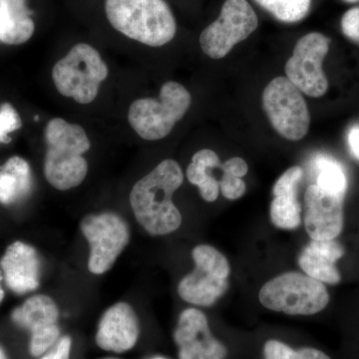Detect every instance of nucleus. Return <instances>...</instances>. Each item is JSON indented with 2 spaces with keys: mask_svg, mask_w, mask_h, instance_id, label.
Segmentation results:
<instances>
[{
  "mask_svg": "<svg viewBox=\"0 0 359 359\" xmlns=\"http://www.w3.org/2000/svg\"><path fill=\"white\" fill-rule=\"evenodd\" d=\"M330 39L320 32L304 35L295 44L292 57L285 65V75L302 93L321 97L328 89L323 62L330 50Z\"/></svg>",
  "mask_w": 359,
  "mask_h": 359,
  "instance_id": "9b49d317",
  "label": "nucleus"
},
{
  "mask_svg": "<svg viewBox=\"0 0 359 359\" xmlns=\"http://www.w3.org/2000/svg\"><path fill=\"white\" fill-rule=\"evenodd\" d=\"M263 107L273 129L287 140L299 141L308 134V105L301 90L287 77H276L266 85Z\"/></svg>",
  "mask_w": 359,
  "mask_h": 359,
  "instance_id": "6e6552de",
  "label": "nucleus"
},
{
  "mask_svg": "<svg viewBox=\"0 0 359 359\" xmlns=\"http://www.w3.org/2000/svg\"><path fill=\"white\" fill-rule=\"evenodd\" d=\"M221 169L224 173L231 175V176L243 178L249 172V166L244 159L240 157L231 158L222 164Z\"/></svg>",
  "mask_w": 359,
  "mask_h": 359,
  "instance_id": "cd10ccee",
  "label": "nucleus"
},
{
  "mask_svg": "<svg viewBox=\"0 0 359 359\" xmlns=\"http://www.w3.org/2000/svg\"><path fill=\"white\" fill-rule=\"evenodd\" d=\"M4 273H2L1 268H0V302H2L4 297Z\"/></svg>",
  "mask_w": 359,
  "mask_h": 359,
  "instance_id": "7c9ffc66",
  "label": "nucleus"
},
{
  "mask_svg": "<svg viewBox=\"0 0 359 359\" xmlns=\"http://www.w3.org/2000/svg\"><path fill=\"white\" fill-rule=\"evenodd\" d=\"M218 154L210 149H203L193 156L187 169V178L199 188L201 196L208 203L215 202L219 197V184L212 175V169H221Z\"/></svg>",
  "mask_w": 359,
  "mask_h": 359,
  "instance_id": "412c9836",
  "label": "nucleus"
},
{
  "mask_svg": "<svg viewBox=\"0 0 359 359\" xmlns=\"http://www.w3.org/2000/svg\"><path fill=\"white\" fill-rule=\"evenodd\" d=\"M192 103L190 92L177 82L163 85L160 98H143L134 101L129 108L128 121L141 138L161 140L173 130L185 116Z\"/></svg>",
  "mask_w": 359,
  "mask_h": 359,
  "instance_id": "20e7f679",
  "label": "nucleus"
},
{
  "mask_svg": "<svg viewBox=\"0 0 359 359\" xmlns=\"http://www.w3.org/2000/svg\"><path fill=\"white\" fill-rule=\"evenodd\" d=\"M173 339L178 359H231L230 344L215 334L209 318L197 309L182 311Z\"/></svg>",
  "mask_w": 359,
  "mask_h": 359,
  "instance_id": "f8f14e48",
  "label": "nucleus"
},
{
  "mask_svg": "<svg viewBox=\"0 0 359 359\" xmlns=\"http://www.w3.org/2000/svg\"><path fill=\"white\" fill-rule=\"evenodd\" d=\"M0 359H7L6 354L4 353V351L1 347H0Z\"/></svg>",
  "mask_w": 359,
  "mask_h": 359,
  "instance_id": "2f4dec72",
  "label": "nucleus"
},
{
  "mask_svg": "<svg viewBox=\"0 0 359 359\" xmlns=\"http://www.w3.org/2000/svg\"><path fill=\"white\" fill-rule=\"evenodd\" d=\"M347 144L355 159L359 160V123L354 124L347 132Z\"/></svg>",
  "mask_w": 359,
  "mask_h": 359,
  "instance_id": "c756f323",
  "label": "nucleus"
},
{
  "mask_svg": "<svg viewBox=\"0 0 359 359\" xmlns=\"http://www.w3.org/2000/svg\"><path fill=\"white\" fill-rule=\"evenodd\" d=\"M192 257L196 269L180 282V297L195 306H212L229 289L230 264L212 245H198L194 249Z\"/></svg>",
  "mask_w": 359,
  "mask_h": 359,
  "instance_id": "0eeeda50",
  "label": "nucleus"
},
{
  "mask_svg": "<svg viewBox=\"0 0 359 359\" xmlns=\"http://www.w3.org/2000/svg\"><path fill=\"white\" fill-rule=\"evenodd\" d=\"M262 8L283 23H297L308 16L311 0H255Z\"/></svg>",
  "mask_w": 359,
  "mask_h": 359,
  "instance_id": "b1692460",
  "label": "nucleus"
},
{
  "mask_svg": "<svg viewBox=\"0 0 359 359\" xmlns=\"http://www.w3.org/2000/svg\"><path fill=\"white\" fill-rule=\"evenodd\" d=\"M183 181L178 163L167 159L135 184L130 204L137 221L151 236L169 235L181 226L182 215L172 197Z\"/></svg>",
  "mask_w": 359,
  "mask_h": 359,
  "instance_id": "f257e3e1",
  "label": "nucleus"
},
{
  "mask_svg": "<svg viewBox=\"0 0 359 359\" xmlns=\"http://www.w3.org/2000/svg\"><path fill=\"white\" fill-rule=\"evenodd\" d=\"M264 308L287 316H313L330 302V294L323 283L299 273H285L271 278L259 290Z\"/></svg>",
  "mask_w": 359,
  "mask_h": 359,
  "instance_id": "39448f33",
  "label": "nucleus"
},
{
  "mask_svg": "<svg viewBox=\"0 0 359 359\" xmlns=\"http://www.w3.org/2000/svg\"><path fill=\"white\" fill-rule=\"evenodd\" d=\"M344 255V248L337 241L311 240L299 257V264L306 276L328 285L341 280L337 262Z\"/></svg>",
  "mask_w": 359,
  "mask_h": 359,
  "instance_id": "a211bd4d",
  "label": "nucleus"
},
{
  "mask_svg": "<svg viewBox=\"0 0 359 359\" xmlns=\"http://www.w3.org/2000/svg\"><path fill=\"white\" fill-rule=\"evenodd\" d=\"M344 196L327 192L316 184L304 194V226L311 240H335L344 229Z\"/></svg>",
  "mask_w": 359,
  "mask_h": 359,
  "instance_id": "4468645a",
  "label": "nucleus"
},
{
  "mask_svg": "<svg viewBox=\"0 0 359 359\" xmlns=\"http://www.w3.org/2000/svg\"><path fill=\"white\" fill-rule=\"evenodd\" d=\"M34 30L26 0H0V41L8 45L23 44L32 39Z\"/></svg>",
  "mask_w": 359,
  "mask_h": 359,
  "instance_id": "6ab92c4d",
  "label": "nucleus"
},
{
  "mask_svg": "<svg viewBox=\"0 0 359 359\" xmlns=\"http://www.w3.org/2000/svg\"><path fill=\"white\" fill-rule=\"evenodd\" d=\"M219 190L226 199L238 200L245 195L247 191L244 180L231 175L224 173L219 182Z\"/></svg>",
  "mask_w": 359,
  "mask_h": 359,
  "instance_id": "a878e982",
  "label": "nucleus"
},
{
  "mask_svg": "<svg viewBox=\"0 0 359 359\" xmlns=\"http://www.w3.org/2000/svg\"><path fill=\"white\" fill-rule=\"evenodd\" d=\"M32 188V173L29 164L14 156L0 166V203L18 204L27 197Z\"/></svg>",
  "mask_w": 359,
  "mask_h": 359,
  "instance_id": "aec40b11",
  "label": "nucleus"
},
{
  "mask_svg": "<svg viewBox=\"0 0 359 359\" xmlns=\"http://www.w3.org/2000/svg\"><path fill=\"white\" fill-rule=\"evenodd\" d=\"M149 359H168V358H164V356L156 355V356H153V358H151Z\"/></svg>",
  "mask_w": 359,
  "mask_h": 359,
  "instance_id": "473e14b6",
  "label": "nucleus"
},
{
  "mask_svg": "<svg viewBox=\"0 0 359 359\" xmlns=\"http://www.w3.org/2000/svg\"><path fill=\"white\" fill-rule=\"evenodd\" d=\"M257 25L256 11L248 0H226L218 20L201 33V48L210 58H223L256 32Z\"/></svg>",
  "mask_w": 359,
  "mask_h": 359,
  "instance_id": "1a4fd4ad",
  "label": "nucleus"
},
{
  "mask_svg": "<svg viewBox=\"0 0 359 359\" xmlns=\"http://www.w3.org/2000/svg\"><path fill=\"white\" fill-rule=\"evenodd\" d=\"M108 73L109 69L99 52L91 45L80 43L54 65L52 78L61 95L77 103L89 104L95 100Z\"/></svg>",
  "mask_w": 359,
  "mask_h": 359,
  "instance_id": "423d86ee",
  "label": "nucleus"
},
{
  "mask_svg": "<svg viewBox=\"0 0 359 359\" xmlns=\"http://www.w3.org/2000/svg\"><path fill=\"white\" fill-rule=\"evenodd\" d=\"M344 1L348 2V4H354V2H358L359 0H344Z\"/></svg>",
  "mask_w": 359,
  "mask_h": 359,
  "instance_id": "72a5a7b5",
  "label": "nucleus"
},
{
  "mask_svg": "<svg viewBox=\"0 0 359 359\" xmlns=\"http://www.w3.org/2000/svg\"><path fill=\"white\" fill-rule=\"evenodd\" d=\"M316 185L327 192L346 196L347 177L339 161L328 156H318L314 161Z\"/></svg>",
  "mask_w": 359,
  "mask_h": 359,
  "instance_id": "5701e85b",
  "label": "nucleus"
},
{
  "mask_svg": "<svg viewBox=\"0 0 359 359\" xmlns=\"http://www.w3.org/2000/svg\"><path fill=\"white\" fill-rule=\"evenodd\" d=\"M45 178L59 191L76 188L88 173L83 155L91 144L85 130L80 125L53 118L45 128Z\"/></svg>",
  "mask_w": 359,
  "mask_h": 359,
  "instance_id": "f03ea898",
  "label": "nucleus"
},
{
  "mask_svg": "<svg viewBox=\"0 0 359 359\" xmlns=\"http://www.w3.org/2000/svg\"><path fill=\"white\" fill-rule=\"evenodd\" d=\"M263 359H332L318 347L301 344L294 346L280 337H269L262 341Z\"/></svg>",
  "mask_w": 359,
  "mask_h": 359,
  "instance_id": "4be33fe9",
  "label": "nucleus"
},
{
  "mask_svg": "<svg viewBox=\"0 0 359 359\" xmlns=\"http://www.w3.org/2000/svg\"><path fill=\"white\" fill-rule=\"evenodd\" d=\"M22 126L20 115L9 103L0 106V144H6L11 140L9 134Z\"/></svg>",
  "mask_w": 359,
  "mask_h": 359,
  "instance_id": "393cba45",
  "label": "nucleus"
},
{
  "mask_svg": "<svg viewBox=\"0 0 359 359\" xmlns=\"http://www.w3.org/2000/svg\"><path fill=\"white\" fill-rule=\"evenodd\" d=\"M80 226L90 245L89 271L102 275L128 245V224L117 214L107 212L85 217Z\"/></svg>",
  "mask_w": 359,
  "mask_h": 359,
  "instance_id": "9d476101",
  "label": "nucleus"
},
{
  "mask_svg": "<svg viewBox=\"0 0 359 359\" xmlns=\"http://www.w3.org/2000/svg\"><path fill=\"white\" fill-rule=\"evenodd\" d=\"M140 334L139 320L128 304L118 302L103 314L98 330L97 346L104 351L122 353L133 348Z\"/></svg>",
  "mask_w": 359,
  "mask_h": 359,
  "instance_id": "2eb2a0df",
  "label": "nucleus"
},
{
  "mask_svg": "<svg viewBox=\"0 0 359 359\" xmlns=\"http://www.w3.org/2000/svg\"><path fill=\"white\" fill-rule=\"evenodd\" d=\"M341 30L347 39L359 44V6L353 7L344 14Z\"/></svg>",
  "mask_w": 359,
  "mask_h": 359,
  "instance_id": "bb28decb",
  "label": "nucleus"
},
{
  "mask_svg": "<svg viewBox=\"0 0 359 359\" xmlns=\"http://www.w3.org/2000/svg\"><path fill=\"white\" fill-rule=\"evenodd\" d=\"M11 318L32 334L29 351L34 358L46 353L60 335L57 304L47 295H33L26 299L14 309Z\"/></svg>",
  "mask_w": 359,
  "mask_h": 359,
  "instance_id": "ddd939ff",
  "label": "nucleus"
},
{
  "mask_svg": "<svg viewBox=\"0 0 359 359\" xmlns=\"http://www.w3.org/2000/svg\"><path fill=\"white\" fill-rule=\"evenodd\" d=\"M71 346H72V340L70 337H62L59 340L55 348L52 349L50 353L45 354L43 358L40 359H70Z\"/></svg>",
  "mask_w": 359,
  "mask_h": 359,
  "instance_id": "c85d7f7f",
  "label": "nucleus"
},
{
  "mask_svg": "<svg viewBox=\"0 0 359 359\" xmlns=\"http://www.w3.org/2000/svg\"><path fill=\"white\" fill-rule=\"evenodd\" d=\"M0 268L7 287L15 294H28L39 287L40 261L32 245L14 242L4 252Z\"/></svg>",
  "mask_w": 359,
  "mask_h": 359,
  "instance_id": "dca6fc26",
  "label": "nucleus"
},
{
  "mask_svg": "<svg viewBox=\"0 0 359 359\" xmlns=\"http://www.w3.org/2000/svg\"><path fill=\"white\" fill-rule=\"evenodd\" d=\"M302 175V167L290 168L273 185V200L269 208V216L276 228L294 230L301 226L302 210L297 198V188Z\"/></svg>",
  "mask_w": 359,
  "mask_h": 359,
  "instance_id": "f3484780",
  "label": "nucleus"
},
{
  "mask_svg": "<svg viewBox=\"0 0 359 359\" xmlns=\"http://www.w3.org/2000/svg\"><path fill=\"white\" fill-rule=\"evenodd\" d=\"M105 13L116 30L148 46H163L176 35V20L164 0H106Z\"/></svg>",
  "mask_w": 359,
  "mask_h": 359,
  "instance_id": "7ed1b4c3",
  "label": "nucleus"
}]
</instances>
